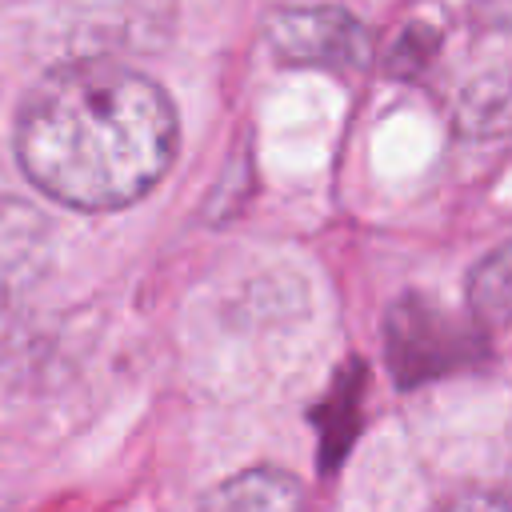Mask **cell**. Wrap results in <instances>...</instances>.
<instances>
[{
	"label": "cell",
	"mask_w": 512,
	"mask_h": 512,
	"mask_svg": "<svg viewBox=\"0 0 512 512\" xmlns=\"http://www.w3.org/2000/svg\"><path fill=\"white\" fill-rule=\"evenodd\" d=\"M180 140L168 92L124 64L52 68L16 112L12 148L24 176L80 212L136 204L172 164Z\"/></svg>",
	"instance_id": "6da1fadb"
},
{
	"label": "cell",
	"mask_w": 512,
	"mask_h": 512,
	"mask_svg": "<svg viewBox=\"0 0 512 512\" xmlns=\"http://www.w3.org/2000/svg\"><path fill=\"white\" fill-rule=\"evenodd\" d=\"M384 356L392 380L400 388H420L488 356L484 328L476 320H460L436 300L408 292L392 300L384 316Z\"/></svg>",
	"instance_id": "7a4b0ae2"
},
{
	"label": "cell",
	"mask_w": 512,
	"mask_h": 512,
	"mask_svg": "<svg viewBox=\"0 0 512 512\" xmlns=\"http://www.w3.org/2000/svg\"><path fill=\"white\" fill-rule=\"evenodd\" d=\"M268 40L280 60L300 64V68L352 72L368 60V28L336 4L280 8L268 20Z\"/></svg>",
	"instance_id": "3957f363"
},
{
	"label": "cell",
	"mask_w": 512,
	"mask_h": 512,
	"mask_svg": "<svg viewBox=\"0 0 512 512\" xmlns=\"http://www.w3.org/2000/svg\"><path fill=\"white\" fill-rule=\"evenodd\" d=\"M304 484L276 468V464H256L224 484H216L204 500V512H304Z\"/></svg>",
	"instance_id": "277c9868"
},
{
	"label": "cell",
	"mask_w": 512,
	"mask_h": 512,
	"mask_svg": "<svg viewBox=\"0 0 512 512\" xmlns=\"http://www.w3.org/2000/svg\"><path fill=\"white\" fill-rule=\"evenodd\" d=\"M464 296H468V316L480 328L512 324V240L496 244L472 264Z\"/></svg>",
	"instance_id": "5b68a950"
},
{
	"label": "cell",
	"mask_w": 512,
	"mask_h": 512,
	"mask_svg": "<svg viewBox=\"0 0 512 512\" xmlns=\"http://www.w3.org/2000/svg\"><path fill=\"white\" fill-rule=\"evenodd\" d=\"M356 400H360V364L352 372V380H340V388L332 392V420H324V448H320V460L324 468H336V460L344 456L348 440H352V424H344V416L352 412L356 416Z\"/></svg>",
	"instance_id": "8992f818"
},
{
	"label": "cell",
	"mask_w": 512,
	"mask_h": 512,
	"mask_svg": "<svg viewBox=\"0 0 512 512\" xmlns=\"http://www.w3.org/2000/svg\"><path fill=\"white\" fill-rule=\"evenodd\" d=\"M436 44H440L436 28L408 24V28L400 32V40L392 44V52H388V72H392V76H416V72L432 60Z\"/></svg>",
	"instance_id": "52a82bcc"
},
{
	"label": "cell",
	"mask_w": 512,
	"mask_h": 512,
	"mask_svg": "<svg viewBox=\"0 0 512 512\" xmlns=\"http://www.w3.org/2000/svg\"><path fill=\"white\" fill-rule=\"evenodd\" d=\"M440 512H512V496L496 492V488H472V492H460L448 504H440Z\"/></svg>",
	"instance_id": "ba28073f"
},
{
	"label": "cell",
	"mask_w": 512,
	"mask_h": 512,
	"mask_svg": "<svg viewBox=\"0 0 512 512\" xmlns=\"http://www.w3.org/2000/svg\"><path fill=\"white\" fill-rule=\"evenodd\" d=\"M472 20L488 32H512V0H472Z\"/></svg>",
	"instance_id": "9c48e42d"
}]
</instances>
